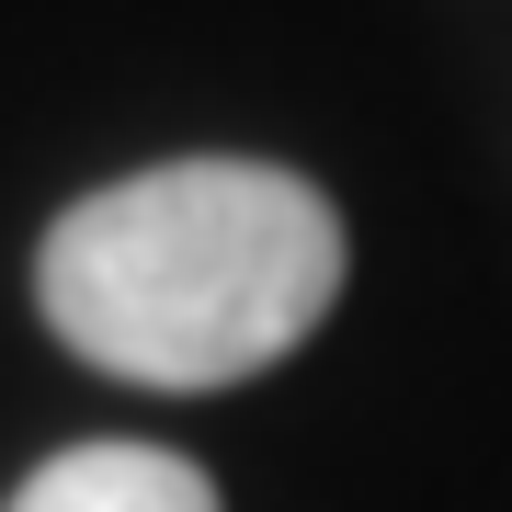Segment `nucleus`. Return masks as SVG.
Returning <instances> with one entry per match:
<instances>
[{"instance_id": "f257e3e1", "label": "nucleus", "mask_w": 512, "mask_h": 512, "mask_svg": "<svg viewBox=\"0 0 512 512\" xmlns=\"http://www.w3.org/2000/svg\"><path fill=\"white\" fill-rule=\"evenodd\" d=\"M353 239L308 171L160 160L80 194L35 251V308L126 387H239L330 319Z\"/></svg>"}, {"instance_id": "f03ea898", "label": "nucleus", "mask_w": 512, "mask_h": 512, "mask_svg": "<svg viewBox=\"0 0 512 512\" xmlns=\"http://www.w3.org/2000/svg\"><path fill=\"white\" fill-rule=\"evenodd\" d=\"M12 512H217V478L171 444H69L12 490Z\"/></svg>"}]
</instances>
